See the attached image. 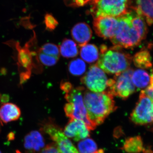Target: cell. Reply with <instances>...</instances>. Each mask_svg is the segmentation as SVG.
Returning <instances> with one entry per match:
<instances>
[{
	"label": "cell",
	"mask_w": 153,
	"mask_h": 153,
	"mask_svg": "<svg viewBox=\"0 0 153 153\" xmlns=\"http://www.w3.org/2000/svg\"><path fill=\"white\" fill-rule=\"evenodd\" d=\"M117 18L118 25L116 33L110 39L114 46L132 49L140 45L148 34L145 19L131 9Z\"/></svg>",
	"instance_id": "cell-1"
},
{
	"label": "cell",
	"mask_w": 153,
	"mask_h": 153,
	"mask_svg": "<svg viewBox=\"0 0 153 153\" xmlns=\"http://www.w3.org/2000/svg\"><path fill=\"white\" fill-rule=\"evenodd\" d=\"M83 100L88 117L95 128L117 109L113 96L107 91L99 93L85 91Z\"/></svg>",
	"instance_id": "cell-2"
},
{
	"label": "cell",
	"mask_w": 153,
	"mask_h": 153,
	"mask_svg": "<svg viewBox=\"0 0 153 153\" xmlns=\"http://www.w3.org/2000/svg\"><path fill=\"white\" fill-rule=\"evenodd\" d=\"M122 48L114 46L108 49L106 45H102L96 65L108 74L116 75L127 70L130 68L133 57Z\"/></svg>",
	"instance_id": "cell-3"
},
{
	"label": "cell",
	"mask_w": 153,
	"mask_h": 153,
	"mask_svg": "<svg viewBox=\"0 0 153 153\" xmlns=\"http://www.w3.org/2000/svg\"><path fill=\"white\" fill-rule=\"evenodd\" d=\"M84 87H73L71 90L65 93V98L68 103L64 106V111L66 116L70 119L82 120L85 124L89 130H93L95 128L88 117L84 105Z\"/></svg>",
	"instance_id": "cell-4"
},
{
	"label": "cell",
	"mask_w": 153,
	"mask_h": 153,
	"mask_svg": "<svg viewBox=\"0 0 153 153\" xmlns=\"http://www.w3.org/2000/svg\"><path fill=\"white\" fill-rule=\"evenodd\" d=\"M133 71V69L129 68L120 74L115 75L112 79H108L107 91L113 96L123 100L128 98L136 91L135 86L131 79Z\"/></svg>",
	"instance_id": "cell-5"
},
{
	"label": "cell",
	"mask_w": 153,
	"mask_h": 153,
	"mask_svg": "<svg viewBox=\"0 0 153 153\" xmlns=\"http://www.w3.org/2000/svg\"><path fill=\"white\" fill-rule=\"evenodd\" d=\"M131 0H98L91 9L94 18L100 17L117 18L128 12Z\"/></svg>",
	"instance_id": "cell-6"
},
{
	"label": "cell",
	"mask_w": 153,
	"mask_h": 153,
	"mask_svg": "<svg viewBox=\"0 0 153 153\" xmlns=\"http://www.w3.org/2000/svg\"><path fill=\"white\" fill-rule=\"evenodd\" d=\"M132 122L137 125L153 124V100L145 94L140 93L139 99L130 117Z\"/></svg>",
	"instance_id": "cell-7"
},
{
	"label": "cell",
	"mask_w": 153,
	"mask_h": 153,
	"mask_svg": "<svg viewBox=\"0 0 153 153\" xmlns=\"http://www.w3.org/2000/svg\"><path fill=\"white\" fill-rule=\"evenodd\" d=\"M108 79L103 70L96 64L89 67L87 73L81 78V82L94 92H102L107 88Z\"/></svg>",
	"instance_id": "cell-8"
},
{
	"label": "cell",
	"mask_w": 153,
	"mask_h": 153,
	"mask_svg": "<svg viewBox=\"0 0 153 153\" xmlns=\"http://www.w3.org/2000/svg\"><path fill=\"white\" fill-rule=\"evenodd\" d=\"M43 129L54 141L60 153H79L71 141L57 126L48 123L43 126Z\"/></svg>",
	"instance_id": "cell-9"
},
{
	"label": "cell",
	"mask_w": 153,
	"mask_h": 153,
	"mask_svg": "<svg viewBox=\"0 0 153 153\" xmlns=\"http://www.w3.org/2000/svg\"><path fill=\"white\" fill-rule=\"evenodd\" d=\"M118 25L117 18L100 17L94 18L93 29L96 34L104 39L110 40L115 36Z\"/></svg>",
	"instance_id": "cell-10"
},
{
	"label": "cell",
	"mask_w": 153,
	"mask_h": 153,
	"mask_svg": "<svg viewBox=\"0 0 153 153\" xmlns=\"http://www.w3.org/2000/svg\"><path fill=\"white\" fill-rule=\"evenodd\" d=\"M89 131L82 121L70 119L63 132L67 137L77 142L88 138L90 136Z\"/></svg>",
	"instance_id": "cell-11"
},
{
	"label": "cell",
	"mask_w": 153,
	"mask_h": 153,
	"mask_svg": "<svg viewBox=\"0 0 153 153\" xmlns=\"http://www.w3.org/2000/svg\"><path fill=\"white\" fill-rule=\"evenodd\" d=\"M45 143L40 132L33 131L28 134L24 139V147L28 153H38L44 149Z\"/></svg>",
	"instance_id": "cell-12"
},
{
	"label": "cell",
	"mask_w": 153,
	"mask_h": 153,
	"mask_svg": "<svg viewBox=\"0 0 153 153\" xmlns=\"http://www.w3.org/2000/svg\"><path fill=\"white\" fill-rule=\"evenodd\" d=\"M92 34L90 26L84 22L76 24L71 30L72 38L80 47L89 42L92 37Z\"/></svg>",
	"instance_id": "cell-13"
},
{
	"label": "cell",
	"mask_w": 153,
	"mask_h": 153,
	"mask_svg": "<svg viewBox=\"0 0 153 153\" xmlns=\"http://www.w3.org/2000/svg\"><path fill=\"white\" fill-rule=\"evenodd\" d=\"M135 5L131 6L137 14L145 19L149 26L153 24V0H135Z\"/></svg>",
	"instance_id": "cell-14"
},
{
	"label": "cell",
	"mask_w": 153,
	"mask_h": 153,
	"mask_svg": "<svg viewBox=\"0 0 153 153\" xmlns=\"http://www.w3.org/2000/svg\"><path fill=\"white\" fill-rule=\"evenodd\" d=\"M21 115V110L14 103H5L0 106V120L4 123L18 120Z\"/></svg>",
	"instance_id": "cell-15"
},
{
	"label": "cell",
	"mask_w": 153,
	"mask_h": 153,
	"mask_svg": "<svg viewBox=\"0 0 153 153\" xmlns=\"http://www.w3.org/2000/svg\"><path fill=\"white\" fill-rule=\"evenodd\" d=\"M80 55L83 61L88 63H93L99 58L98 48L93 44H86L81 47Z\"/></svg>",
	"instance_id": "cell-16"
},
{
	"label": "cell",
	"mask_w": 153,
	"mask_h": 153,
	"mask_svg": "<svg viewBox=\"0 0 153 153\" xmlns=\"http://www.w3.org/2000/svg\"><path fill=\"white\" fill-rule=\"evenodd\" d=\"M150 79L151 76L147 72L143 69H137L133 71L132 81L138 90L147 87L150 83Z\"/></svg>",
	"instance_id": "cell-17"
},
{
	"label": "cell",
	"mask_w": 153,
	"mask_h": 153,
	"mask_svg": "<svg viewBox=\"0 0 153 153\" xmlns=\"http://www.w3.org/2000/svg\"><path fill=\"white\" fill-rule=\"evenodd\" d=\"M59 49L60 54L65 58L76 57L79 53L76 43L72 40L67 38H65L62 41Z\"/></svg>",
	"instance_id": "cell-18"
},
{
	"label": "cell",
	"mask_w": 153,
	"mask_h": 153,
	"mask_svg": "<svg viewBox=\"0 0 153 153\" xmlns=\"http://www.w3.org/2000/svg\"><path fill=\"white\" fill-rule=\"evenodd\" d=\"M132 60L137 68L147 69L152 66L150 54L146 49H143L137 52L133 57Z\"/></svg>",
	"instance_id": "cell-19"
},
{
	"label": "cell",
	"mask_w": 153,
	"mask_h": 153,
	"mask_svg": "<svg viewBox=\"0 0 153 153\" xmlns=\"http://www.w3.org/2000/svg\"><path fill=\"white\" fill-rule=\"evenodd\" d=\"M122 149L128 153H140L144 150L143 142L139 136L128 138L123 144Z\"/></svg>",
	"instance_id": "cell-20"
},
{
	"label": "cell",
	"mask_w": 153,
	"mask_h": 153,
	"mask_svg": "<svg viewBox=\"0 0 153 153\" xmlns=\"http://www.w3.org/2000/svg\"><path fill=\"white\" fill-rule=\"evenodd\" d=\"M86 66L85 62L79 58L74 59L69 63L68 71L71 74L75 76H79L85 73Z\"/></svg>",
	"instance_id": "cell-21"
},
{
	"label": "cell",
	"mask_w": 153,
	"mask_h": 153,
	"mask_svg": "<svg viewBox=\"0 0 153 153\" xmlns=\"http://www.w3.org/2000/svg\"><path fill=\"white\" fill-rule=\"evenodd\" d=\"M77 146L79 153H96L98 150L95 141L88 137L80 141Z\"/></svg>",
	"instance_id": "cell-22"
},
{
	"label": "cell",
	"mask_w": 153,
	"mask_h": 153,
	"mask_svg": "<svg viewBox=\"0 0 153 153\" xmlns=\"http://www.w3.org/2000/svg\"><path fill=\"white\" fill-rule=\"evenodd\" d=\"M39 51L46 55L54 56L59 58L60 57V49L58 46L55 44L47 43L44 44L39 49Z\"/></svg>",
	"instance_id": "cell-23"
},
{
	"label": "cell",
	"mask_w": 153,
	"mask_h": 153,
	"mask_svg": "<svg viewBox=\"0 0 153 153\" xmlns=\"http://www.w3.org/2000/svg\"><path fill=\"white\" fill-rule=\"evenodd\" d=\"M38 57L41 63L46 66H54L57 63L59 60V58L46 55L40 51H38Z\"/></svg>",
	"instance_id": "cell-24"
},
{
	"label": "cell",
	"mask_w": 153,
	"mask_h": 153,
	"mask_svg": "<svg viewBox=\"0 0 153 153\" xmlns=\"http://www.w3.org/2000/svg\"><path fill=\"white\" fill-rule=\"evenodd\" d=\"M44 24L47 30L53 31L58 26V22L52 14L47 13L44 17Z\"/></svg>",
	"instance_id": "cell-25"
},
{
	"label": "cell",
	"mask_w": 153,
	"mask_h": 153,
	"mask_svg": "<svg viewBox=\"0 0 153 153\" xmlns=\"http://www.w3.org/2000/svg\"><path fill=\"white\" fill-rule=\"evenodd\" d=\"M40 153H60L55 144H50L44 147Z\"/></svg>",
	"instance_id": "cell-26"
},
{
	"label": "cell",
	"mask_w": 153,
	"mask_h": 153,
	"mask_svg": "<svg viewBox=\"0 0 153 153\" xmlns=\"http://www.w3.org/2000/svg\"><path fill=\"white\" fill-rule=\"evenodd\" d=\"M73 87V86L71 85V83L68 82H62L60 84V88L65 92V93L71 90Z\"/></svg>",
	"instance_id": "cell-27"
},
{
	"label": "cell",
	"mask_w": 153,
	"mask_h": 153,
	"mask_svg": "<svg viewBox=\"0 0 153 153\" xmlns=\"http://www.w3.org/2000/svg\"><path fill=\"white\" fill-rule=\"evenodd\" d=\"M150 84L151 86H152L153 88V73L152 75L151 76Z\"/></svg>",
	"instance_id": "cell-28"
},
{
	"label": "cell",
	"mask_w": 153,
	"mask_h": 153,
	"mask_svg": "<svg viewBox=\"0 0 153 153\" xmlns=\"http://www.w3.org/2000/svg\"><path fill=\"white\" fill-rule=\"evenodd\" d=\"M96 153H105L104 151H103V150L102 149H98V151H97V152Z\"/></svg>",
	"instance_id": "cell-29"
},
{
	"label": "cell",
	"mask_w": 153,
	"mask_h": 153,
	"mask_svg": "<svg viewBox=\"0 0 153 153\" xmlns=\"http://www.w3.org/2000/svg\"><path fill=\"white\" fill-rule=\"evenodd\" d=\"M98 1V0H92V2L93 4H94V3L96 2H97Z\"/></svg>",
	"instance_id": "cell-30"
},
{
	"label": "cell",
	"mask_w": 153,
	"mask_h": 153,
	"mask_svg": "<svg viewBox=\"0 0 153 153\" xmlns=\"http://www.w3.org/2000/svg\"><path fill=\"white\" fill-rule=\"evenodd\" d=\"M16 152V153H22L21 152H20V151L19 150H17Z\"/></svg>",
	"instance_id": "cell-31"
},
{
	"label": "cell",
	"mask_w": 153,
	"mask_h": 153,
	"mask_svg": "<svg viewBox=\"0 0 153 153\" xmlns=\"http://www.w3.org/2000/svg\"><path fill=\"white\" fill-rule=\"evenodd\" d=\"M0 153H2L1 152V151H0Z\"/></svg>",
	"instance_id": "cell-32"
}]
</instances>
